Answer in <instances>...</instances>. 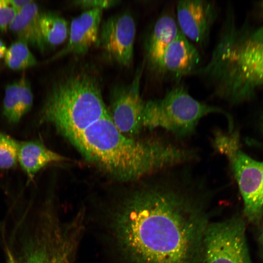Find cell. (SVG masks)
Returning a JSON list of instances; mask_svg holds the SVG:
<instances>
[{
  "label": "cell",
  "instance_id": "cell-1",
  "mask_svg": "<svg viewBox=\"0 0 263 263\" xmlns=\"http://www.w3.org/2000/svg\"><path fill=\"white\" fill-rule=\"evenodd\" d=\"M137 182L113 220L129 263H202L214 188L192 164Z\"/></svg>",
  "mask_w": 263,
  "mask_h": 263
},
{
  "label": "cell",
  "instance_id": "cell-2",
  "mask_svg": "<svg viewBox=\"0 0 263 263\" xmlns=\"http://www.w3.org/2000/svg\"><path fill=\"white\" fill-rule=\"evenodd\" d=\"M68 139L87 160L121 181L137 182L199 158L198 150L165 135L127 136L115 127L110 113Z\"/></svg>",
  "mask_w": 263,
  "mask_h": 263
},
{
  "label": "cell",
  "instance_id": "cell-3",
  "mask_svg": "<svg viewBox=\"0 0 263 263\" xmlns=\"http://www.w3.org/2000/svg\"><path fill=\"white\" fill-rule=\"evenodd\" d=\"M193 75L229 104L252 99L263 87V25L238 26L228 11L209 59Z\"/></svg>",
  "mask_w": 263,
  "mask_h": 263
},
{
  "label": "cell",
  "instance_id": "cell-4",
  "mask_svg": "<svg viewBox=\"0 0 263 263\" xmlns=\"http://www.w3.org/2000/svg\"><path fill=\"white\" fill-rule=\"evenodd\" d=\"M109 113L97 72L85 67L65 73L53 83L39 121L53 125L68 139Z\"/></svg>",
  "mask_w": 263,
  "mask_h": 263
},
{
  "label": "cell",
  "instance_id": "cell-5",
  "mask_svg": "<svg viewBox=\"0 0 263 263\" xmlns=\"http://www.w3.org/2000/svg\"><path fill=\"white\" fill-rule=\"evenodd\" d=\"M211 113L225 115L232 127L231 117L225 111L196 100L184 86L178 85L163 98L145 102L142 126L150 131L163 129L175 139H184L194 134L200 121Z\"/></svg>",
  "mask_w": 263,
  "mask_h": 263
},
{
  "label": "cell",
  "instance_id": "cell-6",
  "mask_svg": "<svg viewBox=\"0 0 263 263\" xmlns=\"http://www.w3.org/2000/svg\"><path fill=\"white\" fill-rule=\"evenodd\" d=\"M245 227L238 215L210 222L204 237L202 263H252Z\"/></svg>",
  "mask_w": 263,
  "mask_h": 263
},
{
  "label": "cell",
  "instance_id": "cell-7",
  "mask_svg": "<svg viewBox=\"0 0 263 263\" xmlns=\"http://www.w3.org/2000/svg\"><path fill=\"white\" fill-rule=\"evenodd\" d=\"M237 183L244 202V212L253 224H259L263 216V161L253 159L240 148L224 155Z\"/></svg>",
  "mask_w": 263,
  "mask_h": 263
},
{
  "label": "cell",
  "instance_id": "cell-8",
  "mask_svg": "<svg viewBox=\"0 0 263 263\" xmlns=\"http://www.w3.org/2000/svg\"><path fill=\"white\" fill-rule=\"evenodd\" d=\"M144 62L136 70L133 79L112 90L109 113L117 129L127 136L133 137L142 130V113L145 101L140 94V82Z\"/></svg>",
  "mask_w": 263,
  "mask_h": 263
},
{
  "label": "cell",
  "instance_id": "cell-9",
  "mask_svg": "<svg viewBox=\"0 0 263 263\" xmlns=\"http://www.w3.org/2000/svg\"><path fill=\"white\" fill-rule=\"evenodd\" d=\"M136 32L133 16L130 12L124 11L102 23L98 43L109 58L120 65L129 67L133 60Z\"/></svg>",
  "mask_w": 263,
  "mask_h": 263
},
{
  "label": "cell",
  "instance_id": "cell-10",
  "mask_svg": "<svg viewBox=\"0 0 263 263\" xmlns=\"http://www.w3.org/2000/svg\"><path fill=\"white\" fill-rule=\"evenodd\" d=\"M180 32L190 41L204 45L218 16L214 1L182 0L177 2L175 12Z\"/></svg>",
  "mask_w": 263,
  "mask_h": 263
},
{
  "label": "cell",
  "instance_id": "cell-11",
  "mask_svg": "<svg viewBox=\"0 0 263 263\" xmlns=\"http://www.w3.org/2000/svg\"><path fill=\"white\" fill-rule=\"evenodd\" d=\"M179 32L175 14L171 9L162 12L152 23L144 42V65L151 72L159 75L164 53Z\"/></svg>",
  "mask_w": 263,
  "mask_h": 263
},
{
  "label": "cell",
  "instance_id": "cell-12",
  "mask_svg": "<svg viewBox=\"0 0 263 263\" xmlns=\"http://www.w3.org/2000/svg\"><path fill=\"white\" fill-rule=\"evenodd\" d=\"M103 10H86L73 19L66 45L53 56L50 61L70 54H83L94 44L98 43Z\"/></svg>",
  "mask_w": 263,
  "mask_h": 263
},
{
  "label": "cell",
  "instance_id": "cell-13",
  "mask_svg": "<svg viewBox=\"0 0 263 263\" xmlns=\"http://www.w3.org/2000/svg\"><path fill=\"white\" fill-rule=\"evenodd\" d=\"M200 61L197 49L180 31L164 53L159 75L180 80L193 74Z\"/></svg>",
  "mask_w": 263,
  "mask_h": 263
},
{
  "label": "cell",
  "instance_id": "cell-14",
  "mask_svg": "<svg viewBox=\"0 0 263 263\" xmlns=\"http://www.w3.org/2000/svg\"><path fill=\"white\" fill-rule=\"evenodd\" d=\"M67 160L66 157L49 149L38 140L19 141L18 162L30 180L48 165Z\"/></svg>",
  "mask_w": 263,
  "mask_h": 263
},
{
  "label": "cell",
  "instance_id": "cell-15",
  "mask_svg": "<svg viewBox=\"0 0 263 263\" xmlns=\"http://www.w3.org/2000/svg\"><path fill=\"white\" fill-rule=\"evenodd\" d=\"M40 14L38 4L32 0L17 12L8 28L19 39L43 52L45 43L40 28Z\"/></svg>",
  "mask_w": 263,
  "mask_h": 263
},
{
  "label": "cell",
  "instance_id": "cell-16",
  "mask_svg": "<svg viewBox=\"0 0 263 263\" xmlns=\"http://www.w3.org/2000/svg\"><path fill=\"white\" fill-rule=\"evenodd\" d=\"M39 25L45 44L59 45L65 41L69 36V28L67 20L55 13H40Z\"/></svg>",
  "mask_w": 263,
  "mask_h": 263
},
{
  "label": "cell",
  "instance_id": "cell-17",
  "mask_svg": "<svg viewBox=\"0 0 263 263\" xmlns=\"http://www.w3.org/2000/svg\"><path fill=\"white\" fill-rule=\"evenodd\" d=\"M28 45L24 40L18 38L7 48L4 58L8 67L13 70H22L37 64Z\"/></svg>",
  "mask_w": 263,
  "mask_h": 263
},
{
  "label": "cell",
  "instance_id": "cell-18",
  "mask_svg": "<svg viewBox=\"0 0 263 263\" xmlns=\"http://www.w3.org/2000/svg\"><path fill=\"white\" fill-rule=\"evenodd\" d=\"M2 113L11 124L19 122L22 117L20 111L18 81L8 84L5 88Z\"/></svg>",
  "mask_w": 263,
  "mask_h": 263
},
{
  "label": "cell",
  "instance_id": "cell-19",
  "mask_svg": "<svg viewBox=\"0 0 263 263\" xmlns=\"http://www.w3.org/2000/svg\"><path fill=\"white\" fill-rule=\"evenodd\" d=\"M19 141L0 131V169L15 167L18 163Z\"/></svg>",
  "mask_w": 263,
  "mask_h": 263
},
{
  "label": "cell",
  "instance_id": "cell-20",
  "mask_svg": "<svg viewBox=\"0 0 263 263\" xmlns=\"http://www.w3.org/2000/svg\"><path fill=\"white\" fill-rule=\"evenodd\" d=\"M20 113L23 117L31 109L33 94L30 83L24 75L18 80Z\"/></svg>",
  "mask_w": 263,
  "mask_h": 263
},
{
  "label": "cell",
  "instance_id": "cell-21",
  "mask_svg": "<svg viewBox=\"0 0 263 263\" xmlns=\"http://www.w3.org/2000/svg\"><path fill=\"white\" fill-rule=\"evenodd\" d=\"M17 12L9 0H0V30L5 31L9 27Z\"/></svg>",
  "mask_w": 263,
  "mask_h": 263
},
{
  "label": "cell",
  "instance_id": "cell-22",
  "mask_svg": "<svg viewBox=\"0 0 263 263\" xmlns=\"http://www.w3.org/2000/svg\"><path fill=\"white\" fill-rule=\"evenodd\" d=\"M121 1L115 0H80L72 2V4L86 10L94 9L109 8L118 4Z\"/></svg>",
  "mask_w": 263,
  "mask_h": 263
},
{
  "label": "cell",
  "instance_id": "cell-23",
  "mask_svg": "<svg viewBox=\"0 0 263 263\" xmlns=\"http://www.w3.org/2000/svg\"><path fill=\"white\" fill-rule=\"evenodd\" d=\"M32 1V0H9L11 5L17 12L19 11Z\"/></svg>",
  "mask_w": 263,
  "mask_h": 263
},
{
  "label": "cell",
  "instance_id": "cell-24",
  "mask_svg": "<svg viewBox=\"0 0 263 263\" xmlns=\"http://www.w3.org/2000/svg\"><path fill=\"white\" fill-rule=\"evenodd\" d=\"M7 50L5 44L0 39V59L4 57Z\"/></svg>",
  "mask_w": 263,
  "mask_h": 263
},
{
  "label": "cell",
  "instance_id": "cell-25",
  "mask_svg": "<svg viewBox=\"0 0 263 263\" xmlns=\"http://www.w3.org/2000/svg\"><path fill=\"white\" fill-rule=\"evenodd\" d=\"M259 242L261 248V250L263 254V226H262L260 230L259 235Z\"/></svg>",
  "mask_w": 263,
  "mask_h": 263
},
{
  "label": "cell",
  "instance_id": "cell-26",
  "mask_svg": "<svg viewBox=\"0 0 263 263\" xmlns=\"http://www.w3.org/2000/svg\"><path fill=\"white\" fill-rule=\"evenodd\" d=\"M8 263H16L12 254L9 251H8Z\"/></svg>",
  "mask_w": 263,
  "mask_h": 263
},
{
  "label": "cell",
  "instance_id": "cell-27",
  "mask_svg": "<svg viewBox=\"0 0 263 263\" xmlns=\"http://www.w3.org/2000/svg\"><path fill=\"white\" fill-rule=\"evenodd\" d=\"M259 125L261 132L263 134V112L260 118Z\"/></svg>",
  "mask_w": 263,
  "mask_h": 263
},
{
  "label": "cell",
  "instance_id": "cell-28",
  "mask_svg": "<svg viewBox=\"0 0 263 263\" xmlns=\"http://www.w3.org/2000/svg\"><path fill=\"white\" fill-rule=\"evenodd\" d=\"M260 7L261 8L262 11L263 12V1H261L260 3Z\"/></svg>",
  "mask_w": 263,
  "mask_h": 263
}]
</instances>
